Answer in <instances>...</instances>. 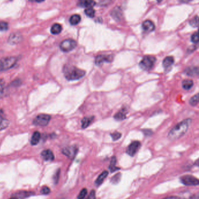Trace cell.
I'll return each instance as SVG.
<instances>
[{
    "label": "cell",
    "mask_w": 199,
    "mask_h": 199,
    "mask_svg": "<svg viewBox=\"0 0 199 199\" xmlns=\"http://www.w3.org/2000/svg\"><path fill=\"white\" fill-rule=\"evenodd\" d=\"M192 120L189 118L185 119L175 126L168 133V137L172 140H176L183 136L189 129Z\"/></svg>",
    "instance_id": "1"
},
{
    "label": "cell",
    "mask_w": 199,
    "mask_h": 199,
    "mask_svg": "<svg viewBox=\"0 0 199 199\" xmlns=\"http://www.w3.org/2000/svg\"><path fill=\"white\" fill-rule=\"evenodd\" d=\"M63 72L68 80H77L83 77L86 72L85 70L71 65H66L63 67Z\"/></svg>",
    "instance_id": "2"
},
{
    "label": "cell",
    "mask_w": 199,
    "mask_h": 199,
    "mask_svg": "<svg viewBox=\"0 0 199 199\" xmlns=\"http://www.w3.org/2000/svg\"><path fill=\"white\" fill-rule=\"evenodd\" d=\"M18 58L15 57H4L0 60V72L8 70L16 65Z\"/></svg>",
    "instance_id": "3"
},
{
    "label": "cell",
    "mask_w": 199,
    "mask_h": 199,
    "mask_svg": "<svg viewBox=\"0 0 199 199\" xmlns=\"http://www.w3.org/2000/svg\"><path fill=\"white\" fill-rule=\"evenodd\" d=\"M157 59L155 57L147 55L145 56L139 64L140 67L145 70H148L152 68L154 65Z\"/></svg>",
    "instance_id": "4"
},
{
    "label": "cell",
    "mask_w": 199,
    "mask_h": 199,
    "mask_svg": "<svg viewBox=\"0 0 199 199\" xmlns=\"http://www.w3.org/2000/svg\"><path fill=\"white\" fill-rule=\"evenodd\" d=\"M51 119V117L47 114H39L33 121V124L36 126L46 127L48 125Z\"/></svg>",
    "instance_id": "5"
},
{
    "label": "cell",
    "mask_w": 199,
    "mask_h": 199,
    "mask_svg": "<svg viewBox=\"0 0 199 199\" xmlns=\"http://www.w3.org/2000/svg\"><path fill=\"white\" fill-rule=\"evenodd\" d=\"M180 180L181 183L185 186H198L199 184V179L195 176L190 175L182 176L180 177Z\"/></svg>",
    "instance_id": "6"
},
{
    "label": "cell",
    "mask_w": 199,
    "mask_h": 199,
    "mask_svg": "<svg viewBox=\"0 0 199 199\" xmlns=\"http://www.w3.org/2000/svg\"><path fill=\"white\" fill-rule=\"evenodd\" d=\"M77 42L72 39H66L63 41L60 45V49L64 52H69L77 47Z\"/></svg>",
    "instance_id": "7"
},
{
    "label": "cell",
    "mask_w": 199,
    "mask_h": 199,
    "mask_svg": "<svg viewBox=\"0 0 199 199\" xmlns=\"http://www.w3.org/2000/svg\"><path fill=\"white\" fill-rule=\"evenodd\" d=\"M141 143L138 141H133L128 147L126 150V153L128 155L133 157L137 153L141 147Z\"/></svg>",
    "instance_id": "8"
},
{
    "label": "cell",
    "mask_w": 199,
    "mask_h": 199,
    "mask_svg": "<svg viewBox=\"0 0 199 199\" xmlns=\"http://www.w3.org/2000/svg\"><path fill=\"white\" fill-rule=\"evenodd\" d=\"M78 152V148L75 146H69L64 148L62 150V153L67 157L73 159Z\"/></svg>",
    "instance_id": "9"
},
{
    "label": "cell",
    "mask_w": 199,
    "mask_h": 199,
    "mask_svg": "<svg viewBox=\"0 0 199 199\" xmlns=\"http://www.w3.org/2000/svg\"><path fill=\"white\" fill-rule=\"evenodd\" d=\"M113 57L111 55H99L95 58V64L98 66L102 65L105 63H111Z\"/></svg>",
    "instance_id": "10"
},
{
    "label": "cell",
    "mask_w": 199,
    "mask_h": 199,
    "mask_svg": "<svg viewBox=\"0 0 199 199\" xmlns=\"http://www.w3.org/2000/svg\"><path fill=\"white\" fill-rule=\"evenodd\" d=\"M22 40V35L19 33H12L8 38V43L11 45L19 43Z\"/></svg>",
    "instance_id": "11"
},
{
    "label": "cell",
    "mask_w": 199,
    "mask_h": 199,
    "mask_svg": "<svg viewBox=\"0 0 199 199\" xmlns=\"http://www.w3.org/2000/svg\"><path fill=\"white\" fill-rule=\"evenodd\" d=\"M41 156L44 160L47 161H52L54 159V155L50 150H45L41 153Z\"/></svg>",
    "instance_id": "12"
},
{
    "label": "cell",
    "mask_w": 199,
    "mask_h": 199,
    "mask_svg": "<svg viewBox=\"0 0 199 199\" xmlns=\"http://www.w3.org/2000/svg\"><path fill=\"white\" fill-rule=\"evenodd\" d=\"M142 28L145 32H151L155 29V25L152 21L150 20H147L142 23Z\"/></svg>",
    "instance_id": "13"
},
{
    "label": "cell",
    "mask_w": 199,
    "mask_h": 199,
    "mask_svg": "<svg viewBox=\"0 0 199 199\" xmlns=\"http://www.w3.org/2000/svg\"><path fill=\"white\" fill-rule=\"evenodd\" d=\"M199 68L197 66L188 67L185 70V73L190 76L194 77L198 76L199 75Z\"/></svg>",
    "instance_id": "14"
},
{
    "label": "cell",
    "mask_w": 199,
    "mask_h": 199,
    "mask_svg": "<svg viewBox=\"0 0 199 199\" xmlns=\"http://www.w3.org/2000/svg\"><path fill=\"white\" fill-rule=\"evenodd\" d=\"M96 4V2L94 0H79L78 2V5L81 7L92 8Z\"/></svg>",
    "instance_id": "15"
},
{
    "label": "cell",
    "mask_w": 199,
    "mask_h": 199,
    "mask_svg": "<svg viewBox=\"0 0 199 199\" xmlns=\"http://www.w3.org/2000/svg\"><path fill=\"white\" fill-rule=\"evenodd\" d=\"M127 114V111L126 110V109L123 108L115 115L114 118L116 120L119 121H122L126 118Z\"/></svg>",
    "instance_id": "16"
},
{
    "label": "cell",
    "mask_w": 199,
    "mask_h": 199,
    "mask_svg": "<svg viewBox=\"0 0 199 199\" xmlns=\"http://www.w3.org/2000/svg\"><path fill=\"white\" fill-rule=\"evenodd\" d=\"M94 119V116L84 117L81 121V127H82V128L85 129V128H88L90 125V124L92 123Z\"/></svg>",
    "instance_id": "17"
},
{
    "label": "cell",
    "mask_w": 199,
    "mask_h": 199,
    "mask_svg": "<svg viewBox=\"0 0 199 199\" xmlns=\"http://www.w3.org/2000/svg\"><path fill=\"white\" fill-rule=\"evenodd\" d=\"M108 175H109V172L107 171H103L99 175L98 178L96 179L95 182V185L97 186H99L103 182L105 178L108 176Z\"/></svg>",
    "instance_id": "18"
},
{
    "label": "cell",
    "mask_w": 199,
    "mask_h": 199,
    "mask_svg": "<svg viewBox=\"0 0 199 199\" xmlns=\"http://www.w3.org/2000/svg\"><path fill=\"white\" fill-rule=\"evenodd\" d=\"M40 138H41L40 133L37 131L34 132L33 133L32 138H31V144L33 145V146L37 145L39 143V142L40 140Z\"/></svg>",
    "instance_id": "19"
},
{
    "label": "cell",
    "mask_w": 199,
    "mask_h": 199,
    "mask_svg": "<svg viewBox=\"0 0 199 199\" xmlns=\"http://www.w3.org/2000/svg\"><path fill=\"white\" fill-rule=\"evenodd\" d=\"M173 63H174L173 57L171 56H168V57H166V58L164 60L162 65L165 69H168L173 65Z\"/></svg>",
    "instance_id": "20"
},
{
    "label": "cell",
    "mask_w": 199,
    "mask_h": 199,
    "mask_svg": "<svg viewBox=\"0 0 199 199\" xmlns=\"http://www.w3.org/2000/svg\"><path fill=\"white\" fill-rule=\"evenodd\" d=\"M33 192H26V191H22V192H19L15 194V197L17 198L18 199H25L26 198L29 196H31L33 195Z\"/></svg>",
    "instance_id": "21"
},
{
    "label": "cell",
    "mask_w": 199,
    "mask_h": 199,
    "mask_svg": "<svg viewBox=\"0 0 199 199\" xmlns=\"http://www.w3.org/2000/svg\"><path fill=\"white\" fill-rule=\"evenodd\" d=\"M182 85L183 88L185 90H188L190 89L193 87V80H190V79H186V80H184L182 82Z\"/></svg>",
    "instance_id": "22"
},
{
    "label": "cell",
    "mask_w": 199,
    "mask_h": 199,
    "mask_svg": "<svg viewBox=\"0 0 199 199\" xmlns=\"http://www.w3.org/2000/svg\"><path fill=\"white\" fill-rule=\"evenodd\" d=\"M81 20V16L79 15L75 14L70 17L69 22L72 25H76L80 22Z\"/></svg>",
    "instance_id": "23"
},
{
    "label": "cell",
    "mask_w": 199,
    "mask_h": 199,
    "mask_svg": "<svg viewBox=\"0 0 199 199\" xmlns=\"http://www.w3.org/2000/svg\"><path fill=\"white\" fill-rule=\"evenodd\" d=\"M62 31V26L59 23L54 24L51 28V33L53 34H58Z\"/></svg>",
    "instance_id": "24"
},
{
    "label": "cell",
    "mask_w": 199,
    "mask_h": 199,
    "mask_svg": "<svg viewBox=\"0 0 199 199\" xmlns=\"http://www.w3.org/2000/svg\"><path fill=\"white\" fill-rule=\"evenodd\" d=\"M116 157H113L111 159L110 163L109 166V169H110L111 172H114L120 169L119 168H117L116 166Z\"/></svg>",
    "instance_id": "25"
},
{
    "label": "cell",
    "mask_w": 199,
    "mask_h": 199,
    "mask_svg": "<svg viewBox=\"0 0 199 199\" xmlns=\"http://www.w3.org/2000/svg\"><path fill=\"white\" fill-rule=\"evenodd\" d=\"M9 122L5 118H0V131L6 128L9 125Z\"/></svg>",
    "instance_id": "26"
},
{
    "label": "cell",
    "mask_w": 199,
    "mask_h": 199,
    "mask_svg": "<svg viewBox=\"0 0 199 199\" xmlns=\"http://www.w3.org/2000/svg\"><path fill=\"white\" fill-rule=\"evenodd\" d=\"M121 176L122 174L120 173H118L116 175H115L113 176H112V178L110 179V182L113 183V184H117L121 179Z\"/></svg>",
    "instance_id": "27"
},
{
    "label": "cell",
    "mask_w": 199,
    "mask_h": 199,
    "mask_svg": "<svg viewBox=\"0 0 199 199\" xmlns=\"http://www.w3.org/2000/svg\"><path fill=\"white\" fill-rule=\"evenodd\" d=\"M199 94H197L196 95H195L194 96H193L190 100H189V104L192 105V106H196L199 103Z\"/></svg>",
    "instance_id": "28"
},
{
    "label": "cell",
    "mask_w": 199,
    "mask_h": 199,
    "mask_svg": "<svg viewBox=\"0 0 199 199\" xmlns=\"http://www.w3.org/2000/svg\"><path fill=\"white\" fill-rule=\"evenodd\" d=\"M5 84L3 79H0V98H1L5 93Z\"/></svg>",
    "instance_id": "29"
},
{
    "label": "cell",
    "mask_w": 199,
    "mask_h": 199,
    "mask_svg": "<svg viewBox=\"0 0 199 199\" xmlns=\"http://www.w3.org/2000/svg\"><path fill=\"white\" fill-rule=\"evenodd\" d=\"M85 13L90 18H93L95 16V10L92 8H88L85 9Z\"/></svg>",
    "instance_id": "30"
},
{
    "label": "cell",
    "mask_w": 199,
    "mask_h": 199,
    "mask_svg": "<svg viewBox=\"0 0 199 199\" xmlns=\"http://www.w3.org/2000/svg\"><path fill=\"white\" fill-rule=\"evenodd\" d=\"M87 193H88V191H87V189H85V188H84L81 190V191L80 192L79 195L77 197V199H84L85 196H87Z\"/></svg>",
    "instance_id": "31"
},
{
    "label": "cell",
    "mask_w": 199,
    "mask_h": 199,
    "mask_svg": "<svg viewBox=\"0 0 199 199\" xmlns=\"http://www.w3.org/2000/svg\"><path fill=\"white\" fill-rule=\"evenodd\" d=\"M190 24L193 27H195V28L198 27V25H199V18H198V16H196L195 18H193V19L190 21Z\"/></svg>",
    "instance_id": "32"
},
{
    "label": "cell",
    "mask_w": 199,
    "mask_h": 199,
    "mask_svg": "<svg viewBox=\"0 0 199 199\" xmlns=\"http://www.w3.org/2000/svg\"><path fill=\"white\" fill-rule=\"evenodd\" d=\"M110 136H112V139L114 141H116V140H119L121 137L122 134L120 132H115L113 133H111Z\"/></svg>",
    "instance_id": "33"
},
{
    "label": "cell",
    "mask_w": 199,
    "mask_h": 199,
    "mask_svg": "<svg viewBox=\"0 0 199 199\" xmlns=\"http://www.w3.org/2000/svg\"><path fill=\"white\" fill-rule=\"evenodd\" d=\"M8 29V25L6 22H0V31H6Z\"/></svg>",
    "instance_id": "34"
},
{
    "label": "cell",
    "mask_w": 199,
    "mask_h": 199,
    "mask_svg": "<svg viewBox=\"0 0 199 199\" xmlns=\"http://www.w3.org/2000/svg\"><path fill=\"white\" fill-rule=\"evenodd\" d=\"M60 170L58 169V171H56V172L55 173V174L53 176V181L55 184H57L58 183L59 178H60Z\"/></svg>",
    "instance_id": "35"
},
{
    "label": "cell",
    "mask_w": 199,
    "mask_h": 199,
    "mask_svg": "<svg viewBox=\"0 0 199 199\" xmlns=\"http://www.w3.org/2000/svg\"><path fill=\"white\" fill-rule=\"evenodd\" d=\"M191 40L194 43H198V41H199V36H198V32L194 33L192 36Z\"/></svg>",
    "instance_id": "36"
},
{
    "label": "cell",
    "mask_w": 199,
    "mask_h": 199,
    "mask_svg": "<svg viewBox=\"0 0 199 199\" xmlns=\"http://www.w3.org/2000/svg\"><path fill=\"white\" fill-rule=\"evenodd\" d=\"M41 193L43 195H49L50 193V189L47 186H44L41 190Z\"/></svg>",
    "instance_id": "37"
},
{
    "label": "cell",
    "mask_w": 199,
    "mask_h": 199,
    "mask_svg": "<svg viewBox=\"0 0 199 199\" xmlns=\"http://www.w3.org/2000/svg\"><path fill=\"white\" fill-rule=\"evenodd\" d=\"M86 199H96V193L95 190H92L88 196V198Z\"/></svg>",
    "instance_id": "38"
},
{
    "label": "cell",
    "mask_w": 199,
    "mask_h": 199,
    "mask_svg": "<svg viewBox=\"0 0 199 199\" xmlns=\"http://www.w3.org/2000/svg\"><path fill=\"white\" fill-rule=\"evenodd\" d=\"M20 83H21V81L18 79V80H15L12 82V85L14 86H18L20 85Z\"/></svg>",
    "instance_id": "39"
},
{
    "label": "cell",
    "mask_w": 199,
    "mask_h": 199,
    "mask_svg": "<svg viewBox=\"0 0 199 199\" xmlns=\"http://www.w3.org/2000/svg\"><path fill=\"white\" fill-rule=\"evenodd\" d=\"M180 199L179 197L177 196H171V197H168V198H166L165 199Z\"/></svg>",
    "instance_id": "40"
},
{
    "label": "cell",
    "mask_w": 199,
    "mask_h": 199,
    "mask_svg": "<svg viewBox=\"0 0 199 199\" xmlns=\"http://www.w3.org/2000/svg\"><path fill=\"white\" fill-rule=\"evenodd\" d=\"M180 1L182 2H188L190 1L191 0H180Z\"/></svg>",
    "instance_id": "41"
},
{
    "label": "cell",
    "mask_w": 199,
    "mask_h": 199,
    "mask_svg": "<svg viewBox=\"0 0 199 199\" xmlns=\"http://www.w3.org/2000/svg\"><path fill=\"white\" fill-rule=\"evenodd\" d=\"M36 2H43V1H44V0H35Z\"/></svg>",
    "instance_id": "42"
},
{
    "label": "cell",
    "mask_w": 199,
    "mask_h": 199,
    "mask_svg": "<svg viewBox=\"0 0 199 199\" xmlns=\"http://www.w3.org/2000/svg\"><path fill=\"white\" fill-rule=\"evenodd\" d=\"M18 199L17 198H16V197H14V198H11V199Z\"/></svg>",
    "instance_id": "43"
},
{
    "label": "cell",
    "mask_w": 199,
    "mask_h": 199,
    "mask_svg": "<svg viewBox=\"0 0 199 199\" xmlns=\"http://www.w3.org/2000/svg\"><path fill=\"white\" fill-rule=\"evenodd\" d=\"M158 2H161L162 0H157Z\"/></svg>",
    "instance_id": "44"
},
{
    "label": "cell",
    "mask_w": 199,
    "mask_h": 199,
    "mask_svg": "<svg viewBox=\"0 0 199 199\" xmlns=\"http://www.w3.org/2000/svg\"><path fill=\"white\" fill-rule=\"evenodd\" d=\"M10 1H12V0H10Z\"/></svg>",
    "instance_id": "45"
},
{
    "label": "cell",
    "mask_w": 199,
    "mask_h": 199,
    "mask_svg": "<svg viewBox=\"0 0 199 199\" xmlns=\"http://www.w3.org/2000/svg\"></svg>",
    "instance_id": "46"
}]
</instances>
